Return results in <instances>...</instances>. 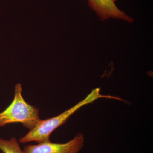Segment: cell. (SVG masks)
<instances>
[{
	"label": "cell",
	"mask_w": 153,
	"mask_h": 153,
	"mask_svg": "<svg viewBox=\"0 0 153 153\" xmlns=\"http://www.w3.org/2000/svg\"><path fill=\"white\" fill-rule=\"evenodd\" d=\"M0 150L3 153H24L18 140L14 137L9 140L0 138Z\"/></svg>",
	"instance_id": "5"
},
{
	"label": "cell",
	"mask_w": 153,
	"mask_h": 153,
	"mask_svg": "<svg viewBox=\"0 0 153 153\" xmlns=\"http://www.w3.org/2000/svg\"><path fill=\"white\" fill-rule=\"evenodd\" d=\"M116 0H88L91 8L101 19L106 20L109 18L123 19L131 23L133 20L117 7Z\"/></svg>",
	"instance_id": "4"
},
{
	"label": "cell",
	"mask_w": 153,
	"mask_h": 153,
	"mask_svg": "<svg viewBox=\"0 0 153 153\" xmlns=\"http://www.w3.org/2000/svg\"><path fill=\"white\" fill-rule=\"evenodd\" d=\"M100 98L116 100L118 99L116 97L101 94L99 88L93 89L83 100L64 112L55 117L41 120L34 128L29 131L27 133L19 139V142L21 143L24 144L31 142H36L40 143L49 141L51 134L58 127L65 123L71 115L82 106L91 103L97 99Z\"/></svg>",
	"instance_id": "1"
},
{
	"label": "cell",
	"mask_w": 153,
	"mask_h": 153,
	"mask_svg": "<svg viewBox=\"0 0 153 153\" xmlns=\"http://www.w3.org/2000/svg\"><path fill=\"white\" fill-rule=\"evenodd\" d=\"M22 92V85L17 84L13 100L5 110L0 112V128L9 124L21 123L31 130L41 121L39 109L25 101Z\"/></svg>",
	"instance_id": "2"
},
{
	"label": "cell",
	"mask_w": 153,
	"mask_h": 153,
	"mask_svg": "<svg viewBox=\"0 0 153 153\" xmlns=\"http://www.w3.org/2000/svg\"><path fill=\"white\" fill-rule=\"evenodd\" d=\"M84 138L79 133L65 143H56L50 141L38 145H29L24 148V153H77L84 145Z\"/></svg>",
	"instance_id": "3"
}]
</instances>
